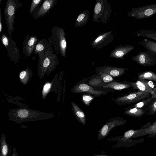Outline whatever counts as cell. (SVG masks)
I'll list each match as a JSON object with an SVG mask.
<instances>
[{
    "label": "cell",
    "instance_id": "cell-1",
    "mask_svg": "<svg viewBox=\"0 0 156 156\" xmlns=\"http://www.w3.org/2000/svg\"><path fill=\"white\" fill-rule=\"evenodd\" d=\"M9 119L16 123L53 118L54 115L25 107L10 109L8 113Z\"/></svg>",
    "mask_w": 156,
    "mask_h": 156
},
{
    "label": "cell",
    "instance_id": "cell-2",
    "mask_svg": "<svg viewBox=\"0 0 156 156\" xmlns=\"http://www.w3.org/2000/svg\"><path fill=\"white\" fill-rule=\"evenodd\" d=\"M38 74L40 79L45 73L49 75L59 64L58 56L55 54L46 53L38 54Z\"/></svg>",
    "mask_w": 156,
    "mask_h": 156
},
{
    "label": "cell",
    "instance_id": "cell-3",
    "mask_svg": "<svg viewBox=\"0 0 156 156\" xmlns=\"http://www.w3.org/2000/svg\"><path fill=\"white\" fill-rule=\"evenodd\" d=\"M48 39L53 45L56 53L66 58L67 43L64 29L58 26H53L50 37Z\"/></svg>",
    "mask_w": 156,
    "mask_h": 156
},
{
    "label": "cell",
    "instance_id": "cell-4",
    "mask_svg": "<svg viewBox=\"0 0 156 156\" xmlns=\"http://www.w3.org/2000/svg\"><path fill=\"white\" fill-rule=\"evenodd\" d=\"M22 6L17 0H7L4 9L5 20L7 28L8 33L11 36L14 30V24L15 13L18 9Z\"/></svg>",
    "mask_w": 156,
    "mask_h": 156
},
{
    "label": "cell",
    "instance_id": "cell-5",
    "mask_svg": "<svg viewBox=\"0 0 156 156\" xmlns=\"http://www.w3.org/2000/svg\"><path fill=\"white\" fill-rule=\"evenodd\" d=\"M111 12L109 4L105 0H97L94 9L93 19L97 22L105 23L109 19Z\"/></svg>",
    "mask_w": 156,
    "mask_h": 156
},
{
    "label": "cell",
    "instance_id": "cell-6",
    "mask_svg": "<svg viewBox=\"0 0 156 156\" xmlns=\"http://www.w3.org/2000/svg\"><path fill=\"white\" fill-rule=\"evenodd\" d=\"M151 95L150 93L138 91L118 97L114 101L119 105H126L137 103Z\"/></svg>",
    "mask_w": 156,
    "mask_h": 156
},
{
    "label": "cell",
    "instance_id": "cell-7",
    "mask_svg": "<svg viewBox=\"0 0 156 156\" xmlns=\"http://www.w3.org/2000/svg\"><path fill=\"white\" fill-rule=\"evenodd\" d=\"M156 14V3L132 8L127 13L129 17L136 20L150 18Z\"/></svg>",
    "mask_w": 156,
    "mask_h": 156
},
{
    "label": "cell",
    "instance_id": "cell-8",
    "mask_svg": "<svg viewBox=\"0 0 156 156\" xmlns=\"http://www.w3.org/2000/svg\"><path fill=\"white\" fill-rule=\"evenodd\" d=\"M2 43L6 48L9 57L12 61L15 64L20 61L21 57L19 49L17 48L15 42L11 36H8L4 33L0 37Z\"/></svg>",
    "mask_w": 156,
    "mask_h": 156
},
{
    "label": "cell",
    "instance_id": "cell-9",
    "mask_svg": "<svg viewBox=\"0 0 156 156\" xmlns=\"http://www.w3.org/2000/svg\"><path fill=\"white\" fill-rule=\"evenodd\" d=\"M126 123V120L122 117L112 118L98 131V140H99L106 137L114 128L124 125Z\"/></svg>",
    "mask_w": 156,
    "mask_h": 156
},
{
    "label": "cell",
    "instance_id": "cell-10",
    "mask_svg": "<svg viewBox=\"0 0 156 156\" xmlns=\"http://www.w3.org/2000/svg\"><path fill=\"white\" fill-rule=\"evenodd\" d=\"M132 60L139 65L144 66L156 65V55L152 51L147 50L133 56Z\"/></svg>",
    "mask_w": 156,
    "mask_h": 156
},
{
    "label": "cell",
    "instance_id": "cell-11",
    "mask_svg": "<svg viewBox=\"0 0 156 156\" xmlns=\"http://www.w3.org/2000/svg\"><path fill=\"white\" fill-rule=\"evenodd\" d=\"M71 91L75 93H86L94 97H100L108 93L104 91L95 90L88 83L83 80L76 84L72 88Z\"/></svg>",
    "mask_w": 156,
    "mask_h": 156
},
{
    "label": "cell",
    "instance_id": "cell-12",
    "mask_svg": "<svg viewBox=\"0 0 156 156\" xmlns=\"http://www.w3.org/2000/svg\"><path fill=\"white\" fill-rule=\"evenodd\" d=\"M129 69L127 68L116 67L104 66L97 67L95 70L96 73L98 75L106 74L112 77H118L123 75L126 70Z\"/></svg>",
    "mask_w": 156,
    "mask_h": 156
},
{
    "label": "cell",
    "instance_id": "cell-13",
    "mask_svg": "<svg viewBox=\"0 0 156 156\" xmlns=\"http://www.w3.org/2000/svg\"><path fill=\"white\" fill-rule=\"evenodd\" d=\"M57 0H46L36 10L33 15V17L36 19L43 17L48 13L54 7Z\"/></svg>",
    "mask_w": 156,
    "mask_h": 156
},
{
    "label": "cell",
    "instance_id": "cell-14",
    "mask_svg": "<svg viewBox=\"0 0 156 156\" xmlns=\"http://www.w3.org/2000/svg\"><path fill=\"white\" fill-rule=\"evenodd\" d=\"M37 42L36 36L28 35L25 37L23 42V53L26 58L30 56L34 51Z\"/></svg>",
    "mask_w": 156,
    "mask_h": 156
},
{
    "label": "cell",
    "instance_id": "cell-15",
    "mask_svg": "<svg viewBox=\"0 0 156 156\" xmlns=\"http://www.w3.org/2000/svg\"><path fill=\"white\" fill-rule=\"evenodd\" d=\"M129 82L133 89H136L139 91L150 93L151 94L153 98H156V90L150 87L148 81L137 80L135 82Z\"/></svg>",
    "mask_w": 156,
    "mask_h": 156
},
{
    "label": "cell",
    "instance_id": "cell-16",
    "mask_svg": "<svg viewBox=\"0 0 156 156\" xmlns=\"http://www.w3.org/2000/svg\"><path fill=\"white\" fill-rule=\"evenodd\" d=\"M35 54L53 53L52 44L48 39L42 38L37 43L34 50Z\"/></svg>",
    "mask_w": 156,
    "mask_h": 156
},
{
    "label": "cell",
    "instance_id": "cell-17",
    "mask_svg": "<svg viewBox=\"0 0 156 156\" xmlns=\"http://www.w3.org/2000/svg\"><path fill=\"white\" fill-rule=\"evenodd\" d=\"M134 48V46L130 44L120 45L112 51L110 56L123 59V57Z\"/></svg>",
    "mask_w": 156,
    "mask_h": 156
},
{
    "label": "cell",
    "instance_id": "cell-18",
    "mask_svg": "<svg viewBox=\"0 0 156 156\" xmlns=\"http://www.w3.org/2000/svg\"><path fill=\"white\" fill-rule=\"evenodd\" d=\"M112 32H110L101 34L92 41V46L99 48L104 44L109 43L112 39Z\"/></svg>",
    "mask_w": 156,
    "mask_h": 156
},
{
    "label": "cell",
    "instance_id": "cell-19",
    "mask_svg": "<svg viewBox=\"0 0 156 156\" xmlns=\"http://www.w3.org/2000/svg\"><path fill=\"white\" fill-rule=\"evenodd\" d=\"M72 109L74 116L78 121L83 125L86 123V116L83 111L75 103L71 102Z\"/></svg>",
    "mask_w": 156,
    "mask_h": 156
},
{
    "label": "cell",
    "instance_id": "cell-20",
    "mask_svg": "<svg viewBox=\"0 0 156 156\" xmlns=\"http://www.w3.org/2000/svg\"><path fill=\"white\" fill-rule=\"evenodd\" d=\"M132 87L129 82L126 81H124L120 82L114 81L102 87V88H104L111 89L116 90L126 89Z\"/></svg>",
    "mask_w": 156,
    "mask_h": 156
},
{
    "label": "cell",
    "instance_id": "cell-21",
    "mask_svg": "<svg viewBox=\"0 0 156 156\" xmlns=\"http://www.w3.org/2000/svg\"><path fill=\"white\" fill-rule=\"evenodd\" d=\"M124 113L127 115L134 117H140L146 114V108H126Z\"/></svg>",
    "mask_w": 156,
    "mask_h": 156
},
{
    "label": "cell",
    "instance_id": "cell-22",
    "mask_svg": "<svg viewBox=\"0 0 156 156\" xmlns=\"http://www.w3.org/2000/svg\"><path fill=\"white\" fill-rule=\"evenodd\" d=\"M9 152L10 149L6 142V136L3 133L0 139V156H8Z\"/></svg>",
    "mask_w": 156,
    "mask_h": 156
},
{
    "label": "cell",
    "instance_id": "cell-23",
    "mask_svg": "<svg viewBox=\"0 0 156 156\" xmlns=\"http://www.w3.org/2000/svg\"><path fill=\"white\" fill-rule=\"evenodd\" d=\"M139 37H145L156 41V30L150 29H143L138 30L136 34Z\"/></svg>",
    "mask_w": 156,
    "mask_h": 156
},
{
    "label": "cell",
    "instance_id": "cell-24",
    "mask_svg": "<svg viewBox=\"0 0 156 156\" xmlns=\"http://www.w3.org/2000/svg\"><path fill=\"white\" fill-rule=\"evenodd\" d=\"M32 75V71L27 67L25 70H22L20 73V80L23 85H26L30 81Z\"/></svg>",
    "mask_w": 156,
    "mask_h": 156
},
{
    "label": "cell",
    "instance_id": "cell-25",
    "mask_svg": "<svg viewBox=\"0 0 156 156\" xmlns=\"http://www.w3.org/2000/svg\"><path fill=\"white\" fill-rule=\"evenodd\" d=\"M138 80H149L156 82V73L151 71H145L138 73Z\"/></svg>",
    "mask_w": 156,
    "mask_h": 156
},
{
    "label": "cell",
    "instance_id": "cell-26",
    "mask_svg": "<svg viewBox=\"0 0 156 156\" xmlns=\"http://www.w3.org/2000/svg\"><path fill=\"white\" fill-rule=\"evenodd\" d=\"M148 135L147 138L151 137L156 135V120L148 127L143 129L141 132L140 137Z\"/></svg>",
    "mask_w": 156,
    "mask_h": 156
},
{
    "label": "cell",
    "instance_id": "cell-27",
    "mask_svg": "<svg viewBox=\"0 0 156 156\" xmlns=\"http://www.w3.org/2000/svg\"><path fill=\"white\" fill-rule=\"evenodd\" d=\"M143 129L141 128L136 130L130 129L126 131L125 132L121 140L124 142H126L130 139L136 137L137 134L142 131Z\"/></svg>",
    "mask_w": 156,
    "mask_h": 156
},
{
    "label": "cell",
    "instance_id": "cell-28",
    "mask_svg": "<svg viewBox=\"0 0 156 156\" xmlns=\"http://www.w3.org/2000/svg\"><path fill=\"white\" fill-rule=\"evenodd\" d=\"M89 17V12L87 10L81 13L78 16L75 23V26L80 27L87 23Z\"/></svg>",
    "mask_w": 156,
    "mask_h": 156
},
{
    "label": "cell",
    "instance_id": "cell-29",
    "mask_svg": "<svg viewBox=\"0 0 156 156\" xmlns=\"http://www.w3.org/2000/svg\"><path fill=\"white\" fill-rule=\"evenodd\" d=\"M141 44L146 50L150 51L156 55V42L145 38L141 42Z\"/></svg>",
    "mask_w": 156,
    "mask_h": 156
},
{
    "label": "cell",
    "instance_id": "cell-30",
    "mask_svg": "<svg viewBox=\"0 0 156 156\" xmlns=\"http://www.w3.org/2000/svg\"><path fill=\"white\" fill-rule=\"evenodd\" d=\"M146 114L152 115L156 114V98H153L146 107Z\"/></svg>",
    "mask_w": 156,
    "mask_h": 156
},
{
    "label": "cell",
    "instance_id": "cell-31",
    "mask_svg": "<svg viewBox=\"0 0 156 156\" xmlns=\"http://www.w3.org/2000/svg\"><path fill=\"white\" fill-rule=\"evenodd\" d=\"M154 98L152 96L141 101L139 102L136 103L134 105L127 107L128 108H146L148 104Z\"/></svg>",
    "mask_w": 156,
    "mask_h": 156
},
{
    "label": "cell",
    "instance_id": "cell-32",
    "mask_svg": "<svg viewBox=\"0 0 156 156\" xmlns=\"http://www.w3.org/2000/svg\"><path fill=\"white\" fill-rule=\"evenodd\" d=\"M99 75L90 80L88 84L92 87L102 86L101 84H105Z\"/></svg>",
    "mask_w": 156,
    "mask_h": 156
},
{
    "label": "cell",
    "instance_id": "cell-33",
    "mask_svg": "<svg viewBox=\"0 0 156 156\" xmlns=\"http://www.w3.org/2000/svg\"><path fill=\"white\" fill-rule=\"evenodd\" d=\"M43 0H33L29 11V14L33 15L37 9L41 5Z\"/></svg>",
    "mask_w": 156,
    "mask_h": 156
},
{
    "label": "cell",
    "instance_id": "cell-34",
    "mask_svg": "<svg viewBox=\"0 0 156 156\" xmlns=\"http://www.w3.org/2000/svg\"><path fill=\"white\" fill-rule=\"evenodd\" d=\"M53 85V82L47 83L44 86L42 92V98L44 99L47 94L50 91Z\"/></svg>",
    "mask_w": 156,
    "mask_h": 156
},
{
    "label": "cell",
    "instance_id": "cell-35",
    "mask_svg": "<svg viewBox=\"0 0 156 156\" xmlns=\"http://www.w3.org/2000/svg\"><path fill=\"white\" fill-rule=\"evenodd\" d=\"M94 98V97L90 94H83L82 95V101L84 104L87 106H89L90 103Z\"/></svg>",
    "mask_w": 156,
    "mask_h": 156
},
{
    "label": "cell",
    "instance_id": "cell-36",
    "mask_svg": "<svg viewBox=\"0 0 156 156\" xmlns=\"http://www.w3.org/2000/svg\"><path fill=\"white\" fill-rule=\"evenodd\" d=\"M99 75H100V77L105 83H108L115 80L113 77L109 75L106 74H102Z\"/></svg>",
    "mask_w": 156,
    "mask_h": 156
},
{
    "label": "cell",
    "instance_id": "cell-37",
    "mask_svg": "<svg viewBox=\"0 0 156 156\" xmlns=\"http://www.w3.org/2000/svg\"><path fill=\"white\" fill-rule=\"evenodd\" d=\"M2 15L1 9L0 8V33L2 31Z\"/></svg>",
    "mask_w": 156,
    "mask_h": 156
},
{
    "label": "cell",
    "instance_id": "cell-38",
    "mask_svg": "<svg viewBox=\"0 0 156 156\" xmlns=\"http://www.w3.org/2000/svg\"><path fill=\"white\" fill-rule=\"evenodd\" d=\"M11 156H19L15 148L14 147L13 148L12 154Z\"/></svg>",
    "mask_w": 156,
    "mask_h": 156
},
{
    "label": "cell",
    "instance_id": "cell-39",
    "mask_svg": "<svg viewBox=\"0 0 156 156\" xmlns=\"http://www.w3.org/2000/svg\"><path fill=\"white\" fill-rule=\"evenodd\" d=\"M93 156H107L106 155L101 154H95Z\"/></svg>",
    "mask_w": 156,
    "mask_h": 156
},
{
    "label": "cell",
    "instance_id": "cell-40",
    "mask_svg": "<svg viewBox=\"0 0 156 156\" xmlns=\"http://www.w3.org/2000/svg\"><path fill=\"white\" fill-rule=\"evenodd\" d=\"M154 137L156 138V135L153 136H152L151 137Z\"/></svg>",
    "mask_w": 156,
    "mask_h": 156
},
{
    "label": "cell",
    "instance_id": "cell-41",
    "mask_svg": "<svg viewBox=\"0 0 156 156\" xmlns=\"http://www.w3.org/2000/svg\"><path fill=\"white\" fill-rule=\"evenodd\" d=\"M1 0H0V4H1Z\"/></svg>",
    "mask_w": 156,
    "mask_h": 156
}]
</instances>
